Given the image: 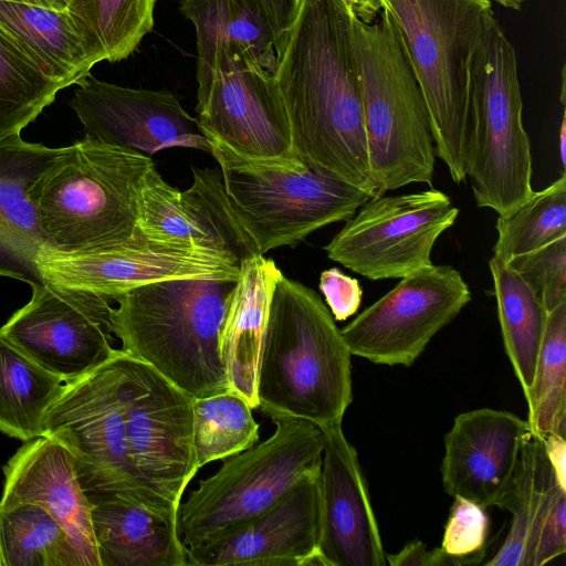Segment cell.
Listing matches in <instances>:
<instances>
[{"label":"cell","mask_w":566,"mask_h":566,"mask_svg":"<svg viewBox=\"0 0 566 566\" xmlns=\"http://www.w3.org/2000/svg\"><path fill=\"white\" fill-rule=\"evenodd\" d=\"M352 15L339 0H301L275 78L294 155L377 197L368 165Z\"/></svg>","instance_id":"cell-1"},{"label":"cell","mask_w":566,"mask_h":566,"mask_svg":"<svg viewBox=\"0 0 566 566\" xmlns=\"http://www.w3.org/2000/svg\"><path fill=\"white\" fill-rule=\"evenodd\" d=\"M350 356L318 294L282 274L260 352L258 409L319 428L342 424L353 400Z\"/></svg>","instance_id":"cell-2"},{"label":"cell","mask_w":566,"mask_h":566,"mask_svg":"<svg viewBox=\"0 0 566 566\" xmlns=\"http://www.w3.org/2000/svg\"><path fill=\"white\" fill-rule=\"evenodd\" d=\"M234 283L175 277L116 296L113 328L120 349L195 399L230 390L220 335Z\"/></svg>","instance_id":"cell-3"},{"label":"cell","mask_w":566,"mask_h":566,"mask_svg":"<svg viewBox=\"0 0 566 566\" xmlns=\"http://www.w3.org/2000/svg\"><path fill=\"white\" fill-rule=\"evenodd\" d=\"M154 164L87 135L56 148L28 189L49 247L80 251L134 238L140 185Z\"/></svg>","instance_id":"cell-4"},{"label":"cell","mask_w":566,"mask_h":566,"mask_svg":"<svg viewBox=\"0 0 566 566\" xmlns=\"http://www.w3.org/2000/svg\"><path fill=\"white\" fill-rule=\"evenodd\" d=\"M368 165L377 196L431 186L436 154L424 97L387 8L370 23L352 15Z\"/></svg>","instance_id":"cell-5"},{"label":"cell","mask_w":566,"mask_h":566,"mask_svg":"<svg viewBox=\"0 0 566 566\" xmlns=\"http://www.w3.org/2000/svg\"><path fill=\"white\" fill-rule=\"evenodd\" d=\"M429 113L437 155L465 180L470 75L496 20L490 0H386Z\"/></svg>","instance_id":"cell-6"},{"label":"cell","mask_w":566,"mask_h":566,"mask_svg":"<svg viewBox=\"0 0 566 566\" xmlns=\"http://www.w3.org/2000/svg\"><path fill=\"white\" fill-rule=\"evenodd\" d=\"M226 192L258 253L293 245L315 230L347 221L371 197L300 158L250 159L209 140Z\"/></svg>","instance_id":"cell-7"},{"label":"cell","mask_w":566,"mask_h":566,"mask_svg":"<svg viewBox=\"0 0 566 566\" xmlns=\"http://www.w3.org/2000/svg\"><path fill=\"white\" fill-rule=\"evenodd\" d=\"M522 111L515 49L495 20L471 66L465 174L476 205L499 216L534 191Z\"/></svg>","instance_id":"cell-8"},{"label":"cell","mask_w":566,"mask_h":566,"mask_svg":"<svg viewBox=\"0 0 566 566\" xmlns=\"http://www.w3.org/2000/svg\"><path fill=\"white\" fill-rule=\"evenodd\" d=\"M271 437L226 458L179 504L177 530L185 548L202 544L279 501L302 478L321 471L323 430L307 420L269 416Z\"/></svg>","instance_id":"cell-9"},{"label":"cell","mask_w":566,"mask_h":566,"mask_svg":"<svg viewBox=\"0 0 566 566\" xmlns=\"http://www.w3.org/2000/svg\"><path fill=\"white\" fill-rule=\"evenodd\" d=\"M124 356L118 348L105 364L66 381L45 416L43 436L71 452L91 504L122 500L167 513L142 489L129 459Z\"/></svg>","instance_id":"cell-10"},{"label":"cell","mask_w":566,"mask_h":566,"mask_svg":"<svg viewBox=\"0 0 566 566\" xmlns=\"http://www.w3.org/2000/svg\"><path fill=\"white\" fill-rule=\"evenodd\" d=\"M128 454L137 480L163 511L177 515L198 471L192 397L150 365L124 353Z\"/></svg>","instance_id":"cell-11"},{"label":"cell","mask_w":566,"mask_h":566,"mask_svg":"<svg viewBox=\"0 0 566 566\" xmlns=\"http://www.w3.org/2000/svg\"><path fill=\"white\" fill-rule=\"evenodd\" d=\"M458 214L450 197L437 189L371 197L324 250L369 280L401 279L433 264L432 248Z\"/></svg>","instance_id":"cell-12"},{"label":"cell","mask_w":566,"mask_h":566,"mask_svg":"<svg viewBox=\"0 0 566 566\" xmlns=\"http://www.w3.org/2000/svg\"><path fill=\"white\" fill-rule=\"evenodd\" d=\"M470 300L458 270L431 264L401 277L340 334L354 356L377 365L410 366Z\"/></svg>","instance_id":"cell-13"},{"label":"cell","mask_w":566,"mask_h":566,"mask_svg":"<svg viewBox=\"0 0 566 566\" xmlns=\"http://www.w3.org/2000/svg\"><path fill=\"white\" fill-rule=\"evenodd\" d=\"M113 308L106 296L44 281L32 286L31 300L0 333L42 367L70 381L117 353Z\"/></svg>","instance_id":"cell-14"},{"label":"cell","mask_w":566,"mask_h":566,"mask_svg":"<svg viewBox=\"0 0 566 566\" xmlns=\"http://www.w3.org/2000/svg\"><path fill=\"white\" fill-rule=\"evenodd\" d=\"M43 281L93 292L114 300L138 286L175 277H213L237 281L240 269L228 260L198 249L134 238L102 248L62 251L45 245L36 259Z\"/></svg>","instance_id":"cell-15"},{"label":"cell","mask_w":566,"mask_h":566,"mask_svg":"<svg viewBox=\"0 0 566 566\" xmlns=\"http://www.w3.org/2000/svg\"><path fill=\"white\" fill-rule=\"evenodd\" d=\"M192 185H168L155 164L143 178L137 226L149 240L217 254L234 265L259 254L226 192L221 171L192 167Z\"/></svg>","instance_id":"cell-16"},{"label":"cell","mask_w":566,"mask_h":566,"mask_svg":"<svg viewBox=\"0 0 566 566\" xmlns=\"http://www.w3.org/2000/svg\"><path fill=\"white\" fill-rule=\"evenodd\" d=\"M199 130L250 159H293L291 129L275 74L244 61L219 67L197 94Z\"/></svg>","instance_id":"cell-17"},{"label":"cell","mask_w":566,"mask_h":566,"mask_svg":"<svg viewBox=\"0 0 566 566\" xmlns=\"http://www.w3.org/2000/svg\"><path fill=\"white\" fill-rule=\"evenodd\" d=\"M319 475H305L266 510L186 548L187 566H323Z\"/></svg>","instance_id":"cell-18"},{"label":"cell","mask_w":566,"mask_h":566,"mask_svg":"<svg viewBox=\"0 0 566 566\" xmlns=\"http://www.w3.org/2000/svg\"><path fill=\"white\" fill-rule=\"evenodd\" d=\"M70 102L86 135L150 156L171 147L210 151L197 119L167 90L124 87L88 74Z\"/></svg>","instance_id":"cell-19"},{"label":"cell","mask_w":566,"mask_h":566,"mask_svg":"<svg viewBox=\"0 0 566 566\" xmlns=\"http://www.w3.org/2000/svg\"><path fill=\"white\" fill-rule=\"evenodd\" d=\"M321 429L318 553L323 566H385L386 554L356 449L342 424Z\"/></svg>","instance_id":"cell-20"},{"label":"cell","mask_w":566,"mask_h":566,"mask_svg":"<svg viewBox=\"0 0 566 566\" xmlns=\"http://www.w3.org/2000/svg\"><path fill=\"white\" fill-rule=\"evenodd\" d=\"M528 433L527 420L509 411L481 408L458 415L444 437V491L483 509L496 506Z\"/></svg>","instance_id":"cell-21"},{"label":"cell","mask_w":566,"mask_h":566,"mask_svg":"<svg viewBox=\"0 0 566 566\" xmlns=\"http://www.w3.org/2000/svg\"><path fill=\"white\" fill-rule=\"evenodd\" d=\"M3 478L0 505H41L64 527L82 566H101L91 503L62 443L44 436L23 442L3 467Z\"/></svg>","instance_id":"cell-22"},{"label":"cell","mask_w":566,"mask_h":566,"mask_svg":"<svg viewBox=\"0 0 566 566\" xmlns=\"http://www.w3.org/2000/svg\"><path fill=\"white\" fill-rule=\"evenodd\" d=\"M55 150L20 135L0 142V275L31 286L44 282L36 259L49 243L28 189Z\"/></svg>","instance_id":"cell-23"},{"label":"cell","mask_w":566,"mask_h":566,"mask_svg":"<svg viewBox=\"0 0 566 566\" xmlns=\"http://www.w3.org/2000/svg\"><path fill=\"white\" fill-rule=\"evenodd\" d=\"M197 42V94L230 61L258 64L275 74L277 54L269 22L253 0H180Z\"/></svg>","instance_id":"cell-24"},{"label":"cell","mask_w":566,"mask_h":566,"mask_svg":"<svg viewBox=\"0 0 566 566\" xmlns=\"http://www.w3.org/2000/svg\"><path fill=\"white\" fill-rule=\"evenodd\" d=\"M230 293L220 335V352L230 390L258 409L256 374L274 286L282 275L272 259L243 260Z\"/></svg>","instance_id":"cell-25"},{"label":"cell","mask_w":566,"mask_h":566,"mask_svg":"<svg viewBox=\"0 0 566 566\" xmlns=\"http://www.w3.org/2000/svg\"><path fill=\"white\" fill-rule=\"evenodd\" d=\"M101 566H187L177 516L111 500L91 504Z\"/></svg>","instance_id":"cell-26"},{"label":"cell","mask_w":566,"mask_h":566,"mask_svg":"<svg viewBox=\"0 0 566 566\" xmlns=\"http://www.w3.org/2000/svg\"><path fill=\"white\" fill-rule=\"evenodd\" d=\"M0 28L48 77L65 87L95 65L67 9L0 0Z\"/></svg>","instance_id":"cell-27"},{"label":"cell","mask_w":566,"mask_h":566,"mask_svg":"<svg viewBox=\"0 0 566 566\" xmlns=\"http://www.w3.org/2000/svg\"><path fill=\"white\" fill-rule=\"evenodd\" d=\"M558 489L543 440L530 431L513 478L496 504L511 513V525L503 544L485 565L532 566L542 523Z\"/></svg>","instance_id":"cell-28"},{"label":"cell","mask_w":566,"mask_h":566,"mask_svg":"<svg viewBox=\"0 0 566 566\" xmlns=\"http://www.w3.org/2000/svg\"><path fill=\"white\" fill-rule=\"evenodd\" d=\"M65 382L0 333V432L22 442L42 437Z\"/></svg>","instance_id":"cell-29"},{"label":"cell","mask_w":566,"mask_h":566,"mask_svg":"<svg viewBox=\"0 0 566 566\" xmlns=\"http://www.w3.org/2000/svg\"><path fill=\"white\" fill-rule=\"evenodd\" d=\"M489 268L504 348L525 396L534 380L547 312L506 262L492 256Z\"/></svg>","instance_id":"cell-30"},{"label":"cell","mask_w":566,"mask_h":566,"mask_svg":"<svg viewBox=\"0 0 566 566\" xmlns=\"http://www.w3.org/2000/svg\"><path fill=\"white\" fill-rule=\"evenodd\" d=\"M156 0H66L94 64L127 59L154 28Z\"/></svg>","instance_id":"cell-31"},{"label":"cell","mask_w":566,"mask_h":566,"mask_svg":"<svg viewBox=\"0 0 566 566\" xmlns=\"http://www.w3.org/2000/svg\"><path fill=\"white\" fill-rule=\"evenodd\" d=\"M0 566H82L64 527L41 505H0Z\"/></svg>","instance_id":"cell-32"},{"label":"cell","mask_w":566,"mask_h":566,"mask_svg":"<svg viewBox=\"0 0 566 566\" xmlns=\"http://www.w3.org/2000/svg\"><path fill=\"white\" fill-rule=\"evenodd\" d=\"M530 431L566 433V303L547 312L534 380L525 395ZM566 439V438H565Z\"/></svg>","instance_id":"cell-33"},{"label":"cell","mask_w":566,"mask_h":566,"mask_svg":"<svg viewBox=\"0 0 566 566\" xmlns=\"http://www.w3.org/2000/svg\"><path fill=\"white\" fill-rule=\"evenodd\" d=\"M259 441V423L239 394L228 390L192 399V451L196 467L224 460Z\"/></svg>","instance_id":"cell-34"},{"label":"cell","mask_w":566,"mask_h":566,"mask_svg":"<svg viewBox=\"0 0 566 566\" xmlns=\"http://www.w3.org/2000/svg\"><path fill=\"white\" fill-rule=\"evenodd\" d=\"M0 28V142L20 135L64 88Z\"/></svg>","instance_id":"cell-35"},{"label":"cell","mask_w":566,"mask_h":566,"mask_svg":"<svg viewBox=\"0 0 566 566\" xmlns=\"http://www.w3.org/2000/svg\"><path fill=\"white\" fill-rule=\"evenodd\" d=\"M495 258L507 262L512 256L536 250L566 237V175L533 193L496 221Z\"/></svg>","instance_id":"cell-36"},{"label":"cell","mask_w":566,"mask_h":566,"mask_svg":"<svg viewBox=\"0 0 566 566\" xmlns=\"http://www.w3.org/2000/svg\"><path fill=\"white\" fill-rule=\"evenodd\" d=\"M489 530L486 509L467 499L453 497L441 545L428 552L427 566L480 564L486 554Z\"/></svg>","instance_id":"cell-37"},{"label":"cell","mask_w":566,"mask_h":566,"mask_svg":"<svg viewBox=\"0 0 566 566\" xmlns=\"http://www.w3.org/2000/svg\"><path fill=\"white\" fill-rule=\"evenodd\" d=\"M528 284L549 312L566 303V237L506 262Z\"/></svg>","instance_id":"cell-38"},{"label":"cell","mask_w":566,"mask_h":566,"mask_svg":"<svg viewBox=\"0 0 566 566\" xmlns=\"http://www.w3.org/2000/svg\"><path fill=\"white\" fill-rule=\"evenodd\" d=\"M566 551V491L558 489L542 523L532 566H543Z\"/></svg>","instance_id":"cell-39"},{"label":"cell","mask_w":566,"mask_h":566,"mask_svg":"<svg viewBox=\"0 0 566 566\" xmlns=\"http://www.w3.org/2000/svg\"><path fill=\"white\" fill-rule=\"evenodd\" d=\"M318 287L334 319L342 322L357 313L363 290L356 279L332 268L321 273Z\"/></svg>","instance_id":"cell-40"},{"label":"cell","mask_w":566,"mask_h":566,"mask_svg":"<svg viewBox=\"0 0 566 566\" xmlns=\"http://www.w3.org/2000/svg\"><path fill=\"white\" fill-rule=\"evenodd\" d=\"M272 30L277 60L295 21L301 0H253Z\"/></svg>","instance_id":"cell-41"},{"label":"cell","mask_w":566,"mask_h":566,"mask_svg":"<svg viewBox=\"0 0 566 566\" xmlns=\"http://www.w3.org/2000/svg\"><path fill=\"white\" fill-rule=\"evenodd\" d=\"M542 440L556 481L559 488L566 491V439L547 434Z\"/></svg>","instance_id":"cell-42"},{"label":"cell","mask_w":566,"mask_h":566,"mask_svg":"<svg viewBox=\"0 0 566 566\" xmlns=\"http://www.w3.org/2000/svg\"><path fill=\"white\" fill-rule=\"evenodd\" d=\"M428 551L418 538L409 542L397 554L386 555V562L390 566H427Z\"/></svg>","instance_id":"cell-43"},{"label":"cell","mask_w":566,"mask_h":566,"mask_svg":"<svg viewBox=\"0 0 566 566\" xmlns=\"http://www.w3.org/2000/svg\"><path fill=\"white\" fill-rule=\"evenodd\" d=\"M350 14L358 20L370 23L386 8V0H339Z\"/></svg>","instance_id":"cell-44"},{"label":"cell","mask_w":566,"mask_h":566,"mask_svg":"<svg viewBox=\"0 0 566 566\" xmlns=\"http://www.w3.org/2000/svg\"><path fill=\"white\" fill-rule=\"evenodd\" d=\"M3 1H14V2H23L30 3L46 8H56L62 9L65 7L66 0H3Z\"/></svg>","instance_id":"cell-45"},{"label":"cell","mask_w":566,"mask_h":566,"mask_svg":"<svg viewBox=\"0 0 566 566\" xmlns=\"http://www.w3.org/2000/svg\"><path fill=\"white\" fill-rule=\"evenodd\" d=\"M566 118H565V113L563 114V118H562V124H560V128H559V156H560V160H562V164L563 166L565 167V155H566Z\"/></svg>","instance_id":"cell-46"},{"label":"cell","mask_w":566,"mask_h":566,"mask_svg":"<svg viewBox=\"0 0 566 566\" xmlns=\"http://www.w3.org/2000/svg\"><path fill=\"white\" fill-rule=\"evenodd\" d=\"M490 1H495L500 6L505 7L507 9L520 10L521 7L530 0H490Z\"/></svg>","instance_id":"cell-47"}]
</instances>
